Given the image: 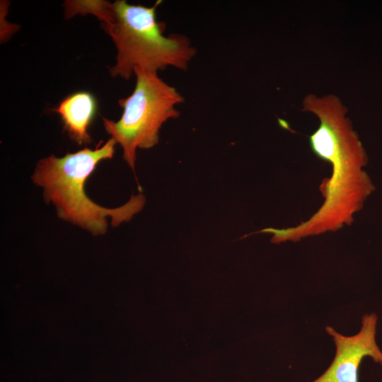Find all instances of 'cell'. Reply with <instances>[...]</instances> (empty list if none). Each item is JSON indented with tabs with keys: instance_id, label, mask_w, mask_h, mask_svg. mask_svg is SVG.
<instances>
[{
	"instance_id": "cell-1",
	"label": "cell",
	"mask_w": 382,
	"mask_h": 382,
	"mask_svg": "<svg viewBox=\"0 0 382 382\" xmlns=\"http://www.w3.org/2000/svg\"><path fill=\"white\" fill-rule=\"evenodd\" d=\"M303 110L319 119L318 129L309 137L310 146L318 158L331 164L332 175L320 187L325 199L322 206L308 219L294 227L266 228L255 233H271L272 243L297 242L351 225L354 214L375 190L364 170L367 154L340 98L308 94L303 100Z\"/></svg>"
},
{
	"instance_id": "cell-2",
	"label": "cell",
	"mask_w": 382,
	"mask_h": 382,
	"mask_svg": "<svg viewBox=\"0 0 382 382\" xmlns=\"http://www.w3.org/2000/svg\"><path fill=\"white\" fill-rule=\"evenodd\" d=\"M96 149L86 147L62 157L54 155L40 160L32 175L33 182L43 190L47 203H52L59 219L90 231L94 236L103 235L108 228L107 216H111V225L119 226L129 221L140 212L145 204L142 194L132 195L124 205L105 208L96 204L86 195V179L103 160L112 158L115 141L110 138Z\"/></svg>"
},
{
	"instance_id": "cell-3",
	"label": "cell",
	"mask_w": 382,
	"mask_h": 382,
	"mask_svg": "<svg viewBox=\"0 0 382 382\" xmlns=\"http://www.w3.org/2000/svg\"><path fill=\"white\" fill-rule=\"evenodd\" d=\"M132 5L125 0L108 3L100 19L116 50V63L109 69L113 77L129 79L136 67L156 72L170 66L186 71L197 54L190 39L173 33L166 36V24L156 18V8Z\"/></svg>"
},
{
	"instance_id": "cell-4",
	"label": "cell",
	"mask_w": 382,
	"mask_h": 382,
	"mask_svg": "<svg viewBox=\"0 0 382 382\" xmlns=\"http://www.w3.org/2000/svg\"><path fill=\"white\" fill-rule=\"evenodd\" d=\"M134 74L136 86L132 93L118 101L123 108L121 117L117 122L103 117V121L105 130L121 146L123 158L134 173L137 149H151L158 144L163 124L180 117L176 105L184 98L156 72L136 67Z\"/></svg>"
},
{
	"instance_id": "cell-5",
	"label": "cell",
	"mask_w": 382,
	"mask_h": 382,
	"mask_svg": "<svg viewBox=\"0 0 382 382\" xmlns=\"http://www.w3.org/2000/svg\"><path fill=\"white\" fill-rule=\"evenodd\" d=\"M377 319L375 313L364 315L360 330L352 336L327 326L335 344V355L329 367L312 382H358V369L365 357L382 366V352L376 342Z\"/></svg>"
},
{
	"instance_id": "cell-6",
	"label": "cell",
	"mask_w": 382,
	"mask_h": 382,
	"mask_svg": "<svg viewBox=\"0 0 382 382\" xmlns=\"http://www.w3.org/2000/svg\"><path fill=\"white\" fill-rule=\"evenodd\" d=\"M97 109L94 97L88 92L74 93L62 100L53 111L61 116L65 130L79 144H88L89 125Z\"/></svg>"
}]
</instances>
